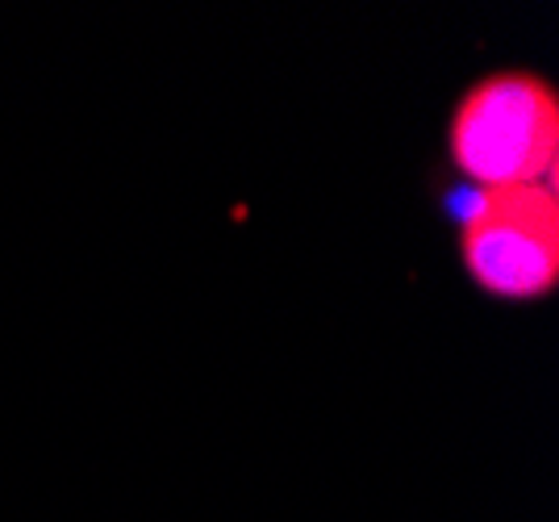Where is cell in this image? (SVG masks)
Here are the masks:
<instances>
[{
	"label": "cell",
	"instance_id": "cell-1",
	"mask_svg": "<svg viewBox=\"0 0 559 522\" xmlns=\"http://www.w3.org/2000/svg\"><path fill=\"white\" fill-rule=\"evenodd\" d=\"M451 164L476 189L551 185L559 159V96L535 72L476 80L447 126Z\"/></svg>",
	"mask_w": 559,
	"mask_h": 522
},
{
	"label": "cell",
	"instance_id": "cell-2",
	"mask_svg": "<svg viewBox=\"0 0 559 522\" xmlns=\"http://www.w3.org/2000/svg\"><path fill=\"white\" fill-rule=\"evenodd\" d=\"M472 285L506 301H535L559 281V201L556 185L480 189L460 235Z\"/></svg>",
	"mask_w": 559,
	"mask_h": 522
}]
</instances>
